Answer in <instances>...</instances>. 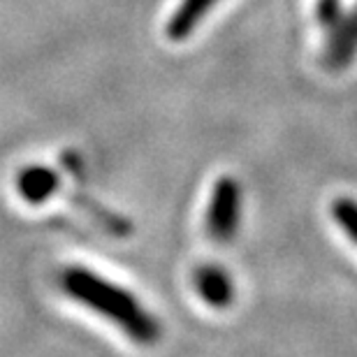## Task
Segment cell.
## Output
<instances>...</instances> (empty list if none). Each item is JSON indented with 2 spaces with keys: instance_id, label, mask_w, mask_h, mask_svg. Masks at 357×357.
<instances>
[{
  "instance_id": "1",
  "label": "cell",
  "mask_w": 357,
  "mask_h": 357,
  "mask_svg": "<svg viewBox=\"0 0 357 357\" xmlns=\"http://www.w3.org/2000/svg\"><path fill=\"white\" fill-rule=\"evenodd\" d=\"M61 288L75 302L116 325L137 346H153L160 339V323L130 290L86 267H68L61 274Z\"/></svg>"
},
{
  "instance_id": "2",
  "label": "cell",
  "mask_w": 357,
  "mask_h": 357,
  "mask_svg": "<svg viewBox=\"0 0 357 357\" xmlns=\"http://www.w3.org/2000/svg\"><path fill=\"white\" fill-rule=\"evenodd\" d=\"M241 220V185L237 178L220 176L213 183L206 206V234L213 241L227 244L234 239Z\"/></svg>"
},
{
  "instance_id": "3",
  "label": "cell",
  "mask_w": 357,
  "mask_h": 357,
  "mask_svg": "<svg viewBox=\"0 0 357 357\" xmlns=\"http://www.w3.org/2000/svg\"><path fill=\"white\" fill-rule=\"evenodd\" d=\"M195 290L211 309H227L234 302L232 276L220 265H202L195 271Z\"/></svg>"
},
{
  "instance_id": "4",
  "label": "cell",
  "mask_w": 357,
  "mask_h": 357,
  "mask_svg": "<svg viewBox=\"0 0 357 357\" xmlns=\"http://www.w3.org/2000/svg\"><path fill=\"white\" fill-rule=\"evenodd\" d=\"M59 190V174L47 165H28L17 176V192L28 204L47 202Z\"/></svg>"
},
{
  "instance_id": "5",
  "label": "cell",
  "mask_w": 357,
  "mask_h": 357,
  "mask_svg": "<svg viewBox=\"0 0 357 357\" xmlns=\"http://www.w3.org/2000/svg\"><path fill=\"white\" fill-rule=\"evenodd\" d=\"M216 3L218 0H181L167 21V38L174 42L185 40Z\"/></svg>"
},
{
  "instance_id": "6",
  "label": "cell",
  "mask_w": 357,
  "mask_h": 357,
  "mask_svg": "<svg viewBox=\"0 0 357 357\" xmlns=\"http://www.w3.org/2000/svg\"><path fill=\"white\" fill-rule=\"evenodd\" d=\"M357 54V7L351 12V17L344 19V24H337L334 38L327 49V66L344 68L353 61Z\"/></svg>"
},
{
  "instance_id": "7",
  "label": "cell",
  "mask_w": 357,
  "mask_h": 357,
  "mask_svg": "<svg viewBox=\"0 0 357 357\" xmlns=\"http://www.w3.org/2000/svg\"><path fill=\"white\" fill-rule=\"evenodd\" d=\"M332 218L341 227V232L357 246V199L337 197L332 202Z\"/></svg>"
},
{
  "instance_id": "8",
  "label": "cell",
  "mask_w": 357,
  "mask_h": 357,
  "mask_svg": "<svg viewBox=\"0 0 357 357\" xmlns=\"http://www.w3.org/2000/svg\"><path fill=\"white\" fill-rule=\"evenodd\" d=\"M318 17H320V21H325L327 26H337L339 24V0H320Z\"/></svg>"
}]
</instances>
